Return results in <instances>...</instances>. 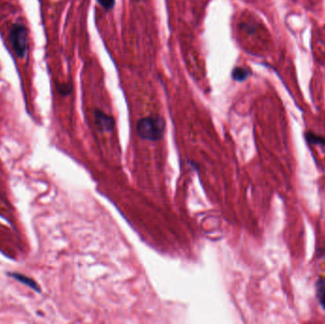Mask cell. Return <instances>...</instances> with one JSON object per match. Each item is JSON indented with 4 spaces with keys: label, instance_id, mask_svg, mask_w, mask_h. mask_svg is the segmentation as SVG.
<instances>
[{
    "label": "cell",
    "instance_id": "10",
    "mask_svg": "<svg viewBox=\"0 0 325 324\" xmlns=\"http://www.w3.org/2000/svg\"><path fill=\"white\" fill-rule=\"evenodd\" d=\"M318 258H324L325 259V249H318Z\"/></svg>",
    "mask_w": 325,
    "mask_h": 324
},
{
    "label": "cell",
    "instance_id": "4",
    "mask_svg": "<svg viewBox=\"0 0 325 324\" xmlns=\"http://www.w3.org/2000/svg\"><path fill=\"white\" fill-rule=\"evenodd\" d=\"M252 72H250L248 69L243 68V67H236L231 72L232 79L236 82H245L246 80L249 78Z\"/></svg>",
    "mask_w": 325,
    "mask_h": 324
},
{
    "label": "cell",
    "instance_id": "1",
    "mask_svg": "<svg viewBox=\"0 0 325 324\" xmlns=\"http://www.w3.org/2000/svg\"><path fill=\"white\" fill-rule=\"evenodd\" d=\"M166 122L160 116H149L140 119L137 123L138 134L142 139L149 141L160 140L165 132Z\"/></svg>",
    "mask_w": 325,
    "mask_h": 324
},
{
    "label": "cell",
    "instance_id": "5",
    "mask_svg": "<svg viewBox=\"0 0 325 324\" xmlns=\"http://www.w3.org/2000/svg\"><path fill=\"white\" fill-rule=\"evenodd\" d=\"M316 296L318 299V303L325 311V278H319L316 281L315 284Z\"/></svg>",
    "mask_w": 325,
    "mask_h": 324
},
{
    "label": "cell",
    "instance_id": "7",
    "mask_svg": "<svg viewBox=\"0 0 325 324\" xmlns=\"http://www.w3.org/2000/svg\"><path fill=\"white\" fill-rule=\"evenodd\" d=\"M305 139L310 144L325 146V137L318 135L312 131H308L305 133Z\"/></svg>",
    "mask_w": 325,
    "mask_h": 324
},
{
    "label": "cell",
    "instance_id": "9",
    "mask_svg": "<svg viewBox=\"0 0 325 324\" xmlns=\"http://www.w3.org/2000/svg\"><path fill=\"white\" fill-rule=\"evenodd\" d=\"M98 4L101 6L106 12L111 11L115 6V0H97Z\"/></svg>",
    "mask_w": 325,
    "mask_h": 324
},
{
    "label": "cell",
    "instance_id": "2",
    "mask_svg": "<svg viewBox=\"0 0 325 324\" xmlns=\"http://www.w3.org/2000/svg\"><path fill=\"white\" fill-rule=\"evenodd\" d=\"M15 53L18 57L23 58L28 48V30L21 23L14 24L9 36Z\"/></svg>",
    "mask_w": 325,
    "mask_h": 324
},
{
    "label": "cell",
    "instance_id": "6",
    "mask_svg": "<svg viewBox=\"0 0 325 324\" xmlns=\"http://www.w3.org/2000/svg\"><path fill=\"white\" fill-rule=\"evenodd\" d=\"M10 276H12L16 281H20L23 284L27 285L28 287L33 289V290H35V291L38 292V293L41 291L40 288H39V285H38L34 280H32L31 278H28V277H26V276H24V275L19 273H11L10 274Z\"/></svg>",
    "mask_w": 325,
    "mask_h": 324
},
{
    "label": "cell",
    "instance_id": "3",
    "mask_svg": "<svg viewBox=\"0 0 325 324\" xmlns=\"http://www.w3.org/2000/svg\"><path fill=\"white\" fill-rule=\"evenodd\" d=\"M94 117H95V124L99 130L103 131H110L113 130L115 122L111 116L106 114L100 109H95Z\"/></svg>",
    "mask_w": 325,
    "mask_h": 324
},
{
    "label": "cell",
    "instance_id": "8",
    "mask_svg": "<svg viewBox=\"0 0 325 324\" xmlns=\"http://www.w3.org/2000/svg\"><path fill=\"white\" fill-rule=\"evenodd\" d=\"M58 93L62 96H68L72 93V86L70 83H61L56 85Z\"/></svg>",
    "mask_w": 325,
    "mask_h": 324
}]
</instances>
